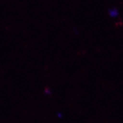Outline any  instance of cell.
I'll return each mask as SVG.
<instances>
[{
  "label": "cell",
  "instance_id": "2",
  "mask_svg": "<svg viewBox=\"0 0 123 123\" xmlns=\"http://www.w3.org/2000/svg\"><path fill=\"white\" fill-rule=\"evenodd\" d=\"M57 117H58L59 118H62L63 117V115L61 113H57Z\"/></svg>",
  "mask_w": 123,
  "mask_h": 123
},
{
  "label": "cell",
  "instance_id": "1",
  "mask_svg": "<svg viewBox=\"0 0 123 123\" xmlns=\"http://www.w3.org/2000/svg\"><path fill=\"white\" fill-rule=\"evenodd\" d=\"M109 13H110L111 17H117V15H118V11L117 9H110Z\"/></svg>",
  "mask_w": 123,
  "mask_h": 123
}]
</instances>
